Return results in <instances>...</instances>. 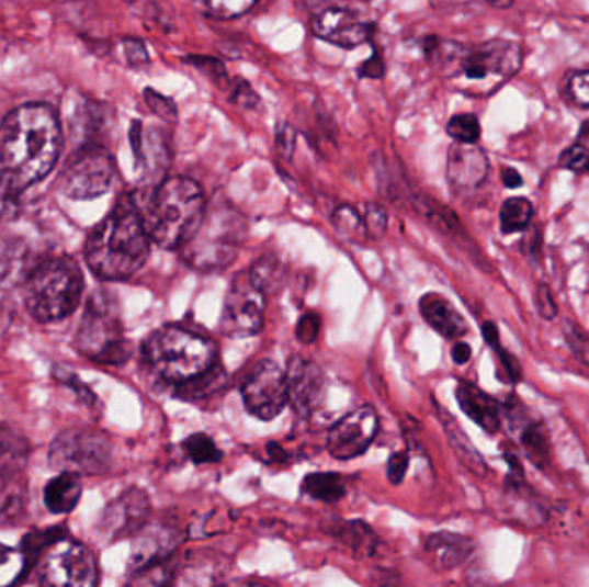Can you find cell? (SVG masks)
<instances>
[{"label":"cell","mask_w":589,"mask_h":587,"mask_svg":"<svg viewBox=\"0 0 589 587\" xmlns=\"http://www.w3.org/2000/svg\"><path fill=\"white\" fill-rule=\"evenodd\" d=\"M424 550L434 568L452 571L473 555L476 543L467 535L437 532L426 540Z\"/></svg>","instance_id":"obj_19"},{"label":"cell","mask_w":589,"mask_h":587,"mask_svg":"<svg viewBox=\"0 0 589 587\" xmlns=\"http://www.w3.org/2000/svg\"><path fill=\"white\" fill-rule=\"evenodd\" d=\"M486 2L495 9H509L513 4V0H486Z\"/></svg>","instance_id":"obj_53"},{"label":"cell","mask_w":589,"mask_h":587,"mask_svg":"<svg viewBox=\"0 0 589 587\" xmlns=\"http://www.w3.org/2000/svg\"><path fill=\"white\" fill-rule=\"evenodd\" d=\"M364 223L367 233L374 236H382L388 226V216L383 205L367 204L364 211Z\"/></svg>","instance_id":"obj_44"},{"label":"cell","mask_w":589,"mask_h":587,"mask_svg":"<svg viewBox=\"0 0 589 587\" xmlns=\"http://www.w3.org/2000/svg\"><path fill=\"white\" fill-rule=\"evenodd\" d=\"M341 540L346 541L353 552H359L361 555H371L376 548V535L359 520L346 523V528L341 529Z\"/></svg>","instance_id":"obj_35"},{"label":"cell","mask_w":589,"mask_h":587,"mask_svg":"<svg viewBox=\"0 0 589 587\" xmlns=\"http://www.w3.org/2000/svg\"><path fill=\"white\" fill-rule=\"evenodd\" d=\"M501 181H503V184L510 190L519 189V187H522V183H524L518 169L513 168H503V171H501Z\"/></svg>","instance_id":"obj_52"},{"label":"cell","mask_w":589,"mask_h":587,"mask_svg":"<svg viewBox=\"0 0 589 587\" xmlns=\"http://www.w3.org/2000/svg\"><path fill=\"white\" fill-rule=\"evenodd\" d=\"M123 50H125L126 63L133 68L149 65V53L144 42L138 38H125L123 41Z\"/></svg>","instance_id":"obj_46"},{"label":"cell","mask_w":589,"mask_h":587,"mask_svg":"<svg viewBox=\"0 0 589 587\" xmlns=\"http://www.w3.org/2000/svg\"><path fill=\"white\" fill-rule=\"evenodd\" d=\"M314 35L341 48L361 47L370 41L374 26L350 9L329 8L310 21Z\"/></svg>","instance_id":"obj_15"},{"label":"cell","mask_w":589,"mask_h":587,"mask_svg":"<svg viewBox=\"0 0 589 587\" xmlns=\"http://www.w3.org/2000/svg\"><path fill=\"white\" fill-rule=\"evenodd\" d=\"M205 208L207 200L201 184L190 178L173 177L157 184L140 211L150 240L171 250L183 247L192 238Z\"/></svg>","instance_id":"obj_3"},{"label":"cell","mask_w":589,"mask_h":587,"mask_svg":"<svg viewBox=\"0 0 589 587\" xmlns=\"http://www.w3.org/2000/svg\"><path fill=\"white\" fill-rule=\"evenodd\" d=\"M409 469V455L405 452L393 453L386 465V476L392 484H400Z\"/></svg>","instance_id":"obj_47"},{"label":"cell","mask_w":589,"mask_h":587,"mask_svg":"<svg viewBox=\"0 0 589 587\" xmlns=\"http://www.w3.org/2000/svg\"><path fill=\"white\" fill-rule=\"evenodd\" d=\"M537 311L546 319H554L557 316V307H555L554 296L546 289L545 284H540L536 292Z\"/></svg>","instance_id":"obj_50"},{"label":"cell","mask_w":589,"mask_h":587,"mask_svg":"<svg viewBox=\"0 0 589 587\" xmlns=\"http://www.w3.org/2000/svg\"><path fill=\"white\" fill-rule=\"evenodd\" d=\"M23 192L24 189L0 169V216L12 219L20 214Z\"/></svg>","instance_id":"obj_36"},{"label":"cell","mask_w":589,"mask_h":587,"mask_svg":"<svg viewBox=\"0 0 589 587\" xmlns=\"http://www.w3.org/2000/svg\"><path fill=\"white\" fill-rule=\"evenodd\" d=\"M534 207L530 200L512 196L500 208V228L503 235L524 232L533 221Z\"/></svg>","instance_id":"obj_28"},{"label":"cell","mask_w":589,"mask_h":587,"mask_svg":"<svg viewBox=\"0 0 589 587\" xmlns=\"http://www.w3.org/2000/svg\"><path fill=\"white\" fill-rule=\"evenodd\" d=\"M333 226L338 235L343 236L350 244L362 245L370 236L365 228L364 217L350 205H340L333 212Z\"/></svg>","instance_id":"obj_29"},{"label":"cell","mask_w":589,"mask_h":587,"mask_svg":"<svg viewBox=\"0 0 589 587\" xmlns=\"http://www.w3.org/2000/svg\"><path fill=\"white\" fill-rule=\"evenodd\" d=\"M567 95L574 104L589 109V68L574 72L567 81Z\"/></svg>","instance_id":"obj_40"},{"label":"cell","mask_w":589,"mask_h":587,"mask_svg":"<svg viewBox=\"0 0 589 587\" xmlns=\"http://www.w3.org/2000/svg\"><path fill=\"white\" fill-rule=\"evenodd\" d=\"M562 168L570 171H589V148L582 144H574L560 156Z\"/></svg>","instance_id":"obj_42"},{"label":"cell","mask_w":589,"mask_h":587,"mask_svg":"<svg viewBox=\"0 0 589 587\" xmlns=\"http://www.w3.org/2000/svg\"><path fill=\"white\" fill-rule=\"evenodd\" d=\"M83 495L80 476L71 472H60L48 481L44 489V504L53 513H69L75 510Z\"/></svg>","instance_id":"obj_23"},{"label":"cell","mask_w":589,"mask_h":587,"mask_svg":"<svg viewBox=\"0 0 589 587\" xmlns=\"http://www.w3.org/2000/svg\"><path fill=\"white\" fill-rule=\"evenodd\" d=\"M276 148L280 156L285 160H292L297 148V132L292 124L283 123L276 129Z\"/></svg>","instance_id":"obj_43"},{"label":"cell","mask_w":589,"mask_h":587,"mask_svg":"<svg viewBox=\"0 0 589 587\" xmlns=\"http://www.w3.org/2000/svg\"><path fill=\"white\" fill-rule=\"evenodd\" d=\"M48 464L57 472L95 476L111 467V444L90 429H66L50 444Z\"/></svg>","instance_id":"obj_9"},{"label":"cell","mask_w":589,"mask_h":587,"mask_svg":"<svg viewBox=\"0 0 589 587\" xmlns=\"http://www.w3.org/2000/svg\"><path fill=\"white\" fill-rule=\"evenodd\" d=\"M60 148L63 128L53 105L23 104L0 123V169L21 189H30L50 174Z\"/></svg>","instance_id":"obj_1"},{"label":"cell","mask_w":589,"mask_h":587,"mask_svg":"<svg viewBox=\"0 0 589 587\" xmlns=\"http://www.w3.org/2000/svg\"><path fill=\"white\" fill-rule=\"evenodd\" d=\"M567 343H569L570 350H573L574 355L578 357L579 360H582L586 365H589V340L582 335L579 329L567 328L566 331Z\"/></svg>","instance_id":"obj_48"},{"label":"cell","mask_w":589,"mask_h":587,"mask_svg":"<svg viewBox=\"0 0 589 587\" xmlns=\"http://www.w3.org/2000/svg\"><path fill=\"white\" fill-rule=\"evenodd\" d=\"M26 565L23 550L0 543V587L16 584L24 576Z\"/></svg>","instance_id":"obj_32"},{"label":"cell","mask_w":589,"mask_h":587,"mask_svg":"<svg viewBox=\"0 0 589 587\" xmlns=\"http://www.w3.org/2000/svg\"><path fill=\"white\" fill-rule=\"evenodd\" d=\"M150 244L152 240L137 199L123 195L90 233L84 245V259L90 271L101 280H128L144 268Z\"/></svg>","instance_id":"obj_2"},{"label":"cell","mask_w":589,"mask_h":587,"mask_svg":"<svg viewBox=\"0 0 589 587\" xmlns=\"http://www.w3.org/2000/svg\"><path fill=\"white\" fill-rule=\"evenodd\" d=\"M452 359L455 360V364H467L471 360V347L464 341H457L452 348Z\"/></svg>","instance_id":"obj_51"},{"label":"cell","mask_w":589,"mask_h":587,"mask_svg":"<svg viewBox=\"0 0 589 587\" xmlns=\"http://www.w3.org/2000/svg\"><path fill=\"white\" fill-rule=\"evenodd\" d=\"M185 60L190 66L199 69L202 75H205L208 80H213L214 83L223 87V89L228 84V72H226L225 65L220 60L207 56H189Z\"/></svg>","instance_id":"obj_38"},{"label":"cell","mask_w":589,"mask_h":587,"mask_svg":"<svg viewBox=\"0 0 589 587\" xmlns=\"http://www.w3.org/2000/svg\"><path fill=\"white\" fill-rule=\"evenodd\" d=\"M455 60L467 80H495L498 84L518 75L522 66V50L513 42L495 41L479 47H461Z\"/></svg>","instance_id":"obj_12"},{"label":"cell","mask_w":589,"mask_h":587,"mask_svg":"<svg viewBox=\"0 0 589 587\" xmlns=\"http://www.w3.org/2000/svg\"><path fill=\"white\" fill-rule=\"evenodd\" d=\"M385 60L380 54L374 53L370 59L364 60L361 66H359V77L361 78H371V80H377V78L385 77Z\"/></svg>","instance_id":"obj_49"},{"label":"cell","mask_w":589,"mask_h":587,"mask_svg":"<svg viewBox=\"0 0 589 587\" xmlns=\"http://www.w3.org/2000/svg\"><path fill=\"white\" fill-rule=\"evenodd\" d=\"M265 293L249 272H245L231 284L220 314V332L228 338H249L261 331L264 324Z\"/></svg>","instance_id":"obj_11"},{"label":"cell","mask_w":589,"mask_h":587,"mask_svg":"<svg viewBox=\"0 0 589 587\" xmlns=\"http://www.w3.org/2000/svg\"><path fill=\"white\" fill-rule=\"evenodd\" d=\"M29 462V444L16 436H0V492L20 476Z\"/></svg>","instance_id":"obj_25"},{"label":"cell","mask_w":589,"mask_h":587,"mask_svg":"<svg viewBox=\"0 0 589 587\" xmlns=\"http://www.w3.org/2000/svg\"><path fill=\"white\" fill-rule=\"evenodd\" d=\"M319 332H321V317L310 312V314H305V316L298 320L297 331H295V335H297L301 343L309 345L316 341Z\"/></svg>","instance_id":"obj_45"},{"label":"cell","mask_w":589,"mask_h":587,"mask_svg":"<svg viewBox=\"0 0 589 587\" xmlns=\"http://www.w3.org/2000/svg\"><path fill=\"white\" fill-rule=\"evenodd\" d=\"M419 311L426 323L446 340H461L469 329L461 312L440 293H428L422 296Z\"/></svg>","instance_id":"obj_20"},{"label":"cell","mask_w":589,"mask_h":587,"mask_svg":"<svg viewBox=\"0 0 589 587\" xmlns=\"http://www.w3.org/2000/svg\"><path fill=\"white\" fill-rule=\"evenodd\" d=\"M302 492L325 504H337L346 495V479L337 472H316L305 476Z\"/></svg>","instance_id":"obj_27"},{"label":"cell","mask_w":589,"mask_h":587,"mask_svg":"<svg viewBox=\"0 0 589 587\" xmlns=\"http://www.w3.org/2000/svg\"><path fill=\"white\" fill-rule=\"evenodd\" d=\"M129 140L137 166L144 169L147 177H156L157 172L165 171L169 159L168 145L159 133L147 132L140 121H133Z\"/></svg>","instance_id":"obj_21"},{"label":"cell","mask_w":589,"mask_h":587,"mask_svg":"<svg viewBox=\"0 0 589 587\" xmlns=\"http://www.w3.org/2000/svg\"><path fill=\"white\" fill-rule=\"evenodd\" d=\"M250 278L253 283L268 295L274 292L281 283V264L280 260L273 256H264L257 260L256 264L250 269Z\"/></svg>","instance_id":"obj_33"},{"label":"cell","mask_w":589,"mask_h":587,"mask_svg":"<svg viewBox=\"0 0 589 587\" xmlns=\"http://www.w3.org/2000/svg\"><path fill=\"white\" fill-rule=\"evenodd\" d=\"M288 402L298 417H310L321 407L325 398V376L321 369L310 360L295 357L286 371Z\"/></svg>","instance_id":"obj_16"},{"label":"cell","mask_w":589,"mask_h":587,"mask_svg":"<svg viewBox=\"0 0 589 587\" xmlns=\"http://www.w3.org/2000/svg\"><path fill=\"white\" fill-rule=\"evenodd\" d=\"M512 408L510 420H512L513 429L518 434L519 441L524 447L525 453L530 455L534 464L543 465L548 460V443H546L545 432L540 428V424L525 416L524 410H516Z\"/></svg>","instance_id":"obj_24"},{"label":"cell","mask_w":589,"mask_h":587,"mask_svg":"<svg viewBox=\"0 0 589 587\" xmlns=\"http://www.w3.org/2000/svg\"><path fill=\"white\" fill-rule=\"evenodd\" d=\"M183 448L193 464H217L223 459L219 448L214 443L213 438H208L204 432L189 436L183 441Z\"/></svg>","instance_id":"obj_31"},{"label":"cell","mask_w":589,"mask_h":587,"mask_svg":"<svg viewBox=\"0 0 589 587\" xmlns=\"http://www.w3.org/2000/svg\"><path fill=\"white\" fill-rule=\"evenodd\" d=\"M241 398L253 417L273 420L288 404L286 372L273 360H261L241 384Z\"/></svg>","instance_id":"obj_13"},{"label":"cell","mask_w":589,"mask_h":587,"mask_svg":"<svg viewBox=\"0 0 589 587\" xmlns=\"http://www.w3.org/2000/svg\"><path fill=\"white\" fill-rule=\"evenodd\" d=\"M116 162L101 144H84L69 157L60 172L59 189L69 199L102 196L113 187Z\"/></svg>","instance_id":"obj_8"},{"label":"cell","mask_w":589,"mask_h":587,"mask_svg":"<svg viewBox=\"0 0 589 587\" xmlns=\"http://www.w3.org/2000/svg\"><path fill=\"white\" fill-rule=\"evenodd\" d=\"M489 160L485 150L476 144H455L446 159V178L457 193H471L479 189L488 178Z\"/></svg>","instance_id":"obj_18"},{"label":"cell","mask_w":589,"mask_h":587,"mask_svg":"<svg viewBox=\"0 0 589 587\" xmlns=\"http://www.w3.org/2000/svg\"><path fill=\"white\" fill-rule=\"evenodd\" d=\"M81 355L102 365H121L132 357V345L125 338L120 312L113 296L97 292L90 296L77 332Z\"/></svg>","instance_id":"obj_7"},{"label":"cell","mask_w":589,"mask_h":587,"mask_svg":"<svg viewBox=\"0 0 589 587\" xmlns=\"http://www.w3.org/2000/svg\"><path fill=\"white\" fill-rule=\"evenodd\" d=\"M457 402L462 410L489 434L500 431L501 410L491 396L471 383H461L457 386Z\"/></svg>","instance_id":"obj_22"},{"label":"cell","mask_w":589,"mask_h":587,"mask_svg":"<svg viewBox=\"0 0 589 587\" xmlns=\"http://www.w3.org/2000/svg\"><path fill=\"white\" fill-rule=\"evenodd\" d=\"M225 90H228L229 102L238 105V108L247 109V111H256L259 105H261V99L253 92L252 87H250L247 81L241 80V78H233L228 81Z\"/></svg>","instance_id":"obj_37"},{"label":"cell","mask_w":589,"mask_h":587,"mask_svg":"<svg viewBox=\"0 0 589 587\" xmlns=\"http://www.w3.org/2000/svg\"><path fill=\"white\" fill-rule=\"evenodd\" d=\"M483 332H485L486 341L494 347V350H497L501 364L507 369L510 380L518 381L521 377V371H519V365L513 362L512 357L507 355L506 350L501 348L500 341H498L497 326L494 323H486L483 326Z\"/></svg>","instance_id":"obj_41"},{"label":"cell","mask_w":589,"mask_h":587,"mask_svg":"<svg viewBox=\"0 0 589 587\" xmlns=\"http://www.w3.org/2000/svg\"><path fill=\"white\" fill-rule=\"evenodd\" d=\"M38 577L45 586L92 587L99 583V567L90 548L63 535L45 550Z\"/></svg>","instance_id":"obj_10"},{"label":"cell","mask_w":589,"mask_h":587,"mask_svg":"<svg viewBox=\"0 0 589 587\" xmlns=\"http://www.w3.org/2000/svg\"><path fill=\"white\" fill-rule=\"evenodd\" d=\"M256 4L257 0H195L199 11L216 20L243 16L245 12H249Z\"/></svg>","instance_id":"obj_30"},{"label":"cell","mask_w":589,"mask_h":587,"mask_svg":"<svg viewBox=\"0 0 589 587\" xmlns=\"http://www.w3.org/2000/svg\"><path fill=\"white\" fill-rule=\"evenodd\" d=\"M446 133L458 144H476L482 136V124H479L476 114L464 112V114H455V116L450 117Z\"/></svg>","instance_id":"obj_34"},{"label":"cell","mask_w":589,"mask_h":587,"mask_svg":"<svg viewBox=\"0 0 589 587\" xmlns=\"http://www.w3.org/2000/svg\"><path fill=\"white\" fill-rule=\"evenodd\" d=\"M150 516V499L141 489H128L107 505L102 516V531L111 540L141 531Z\"/></svg>","instance_id":"obj_17"},{"label":"cell","mask_w":589,"mask_h":587,"mask_svg":"<svg viewBox=\"0 0 589 587\" xmlns=\"http://www.w3.org/2000/svg\"><path fill=\"white\" fill-rule=\"evenodd\" d=\"M380 429L376 410L371 405L347 414L328 434V452L338 460H350L371 447Z\"/></svg>","instance_id":"obj_14"},{"label":"cell","mask_w":589,"mask_h":587,"mask_svg":"<svg viewBox=\"0 0 589 587\" xmlns=\"http://www.w3.org/2000/svg\"><path fill=\"white\" fill-rule=\"evenodd\" d=\"M24 305L38 323H56L77 311L83 293V272L68 256L42 259L26 274Z\"/></svg>","instance_id":"obj_4"},{"label":"cell","mask_w":589,"mask_h":587,"mask_svg":"<svg viewBox=\"0 0 589 587\" xmlns=\"http://www.w3.org/2000/svg\"><path fill=\"white\" fill-rule=\"evenodd\" d=\"M145 365L159 380L185 383L217 362V347L204 336L178 326L157 329L141 347Z\"/></svg>","instance_id":"obj_5"},{"label":"cell","mask_w":589,"mask_h":587,"mask_svg":"<svg viewBox=\"0 0 589 587\" xmlns=\"http://www.w3.org/2000/svg\"><path fill=\"white\" fill-rule=\"evenodd\" d=\"M247 224L237 208L228 202H216L205 208L199 228L183 245V259L192 268L217 272L228 268L243 241Z\"/></svg>","instance_id":"obj_6"},{"label":"cell","mask_w":589,"mask_h":587,"mask_svg":"<svg viewBox=\"0 0 589 587\" xmlns=\"http://www.w3.org/2000/svg\"><path fill=\"white\" fill-rule=\"evenodd\" d=\"M145 104L149 105L150 111L156 114V116L161 117V120L177 121L178 117V105L173 99L162 95V93L156 92V90L147 89L144 92Z\"/></svg>","instance_id":"obj_39"},{"label":"cell","mask_w":589,"mask_h":587,"mask_svg":"<svg viewBox=\"0 0 589 587\" xmlns=\"http://www.w3.org/2000/svg\"><path fill=\"white\" fill-rule=\"evenodd\" d=\"M440 414L441 420H443V428H445L446 434H449L450 443H452L453 450L457 453L462 464L469 469V471H473L474 474H477V476H485L486 464L483 456L476 452V448L467 440V436L458 428L455 419L450 414H445V411L440 410Z\"/></svg>","instance_id":"obj_26"}]
</instances>
